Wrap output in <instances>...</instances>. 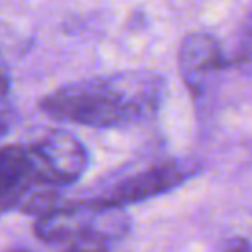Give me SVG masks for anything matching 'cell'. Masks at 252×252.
Instances as JSON below:
<instances>
[{"label":"cell","mask_w":252,"mask_h":252,"mask_svg":"<svg viewBox=\"0 0 252 252\" xmlns=\"http://www.w3.org/2000/svg\"><path fill=\"white\" fill-rule=\"evenodd\" d=\"M165 98V79L148 69L63 85L39 102L43 114L59 122L116 128L154 118Z\"/></svg>","instance_id":"cell-1"},{"label":"cell","mask_w":252,"mask_h":252,"mask_svg":"<svg viewBox=\"0 0 252 252\" xmlns=\"http://www.w3.org/2000/svg\"><path fill=\"white\" fill-rule=\"evenodd\" d=\"M130 228L124 207L96 199L63 201L37 217L35 236L53 252H106Z\"/></svg>","instance_id":"cell-2"},{"label":"cell","mask_w":252,"mask_h":252,"mask_svg":"<svg viewBox=\"0 0 252 252\" xmlns=\"http://www.w3.org/2000/svg\"><path fill=\"white\" fill-rule=\"evenodd\" d=\"M30 148L41 183L51 187L75 183L85 173L89 163L85 146L67 130H51Z\"/></svg>","instance_id":"cell-3"},{"label":"cell","mask_w":252,"mask_h":252,"mask_svg":"<svg viewBox=\"0 0 252 252\" xmlns=\"http://www.w3.org/2000/svg\"><path fill=\"white\" fill-rule=\"evenodd\" d=\"M191 175H193L191 165L175 159H167L116 181L114 185H110L106 191H102L98 197H93V199L106 205L126 207V205H134V203L158 197L161 193H167L177 185L185 183Z\"/></svg>","instance_id":"cell-4"},{"label":"cell","mask_w":252,"mask_h":252,"mask_svg":"<svg viewBox=\"0 0 252 252\" xmlns=\"http://www.w3.org/2000/svg\"><path fill=\"white\" fill-rule=\"evenodd\" d=\"M226 65L228 59L213 35L205 32H193L183 37L177 53V67L183 85L193 96H199L207 81Z\"/></svg>","instance_id":"cell-5"},{"label":"cell","mask_w":252,"mask_h":252,"mask_svg":"<svg viewBox=\"0 0 252 252\" xmlns=\"http://www.w3.org/2000/svg\"><path fill=\"white\" fill-rule=\"evenodd\" d=\"M41 183L30 146L0 148V213L20 209L28 193Z\"/></svg>","instance_id":"cell-6"},{"label":"cell","mask_w":252,"mask_h":252,"mask_svg":"<svg viewBox=\"0 0 252 252\" xmlns=\"http://www.w3.org/2000/svg\"><path fill=\"white\" fill-rule=\"evenodd\" d=\"M234 63L244 69L246 73H252V14L246 18L240 33V43H238V53L234 57Z\"/></svg>","instance_id":"cell-7"},{"label":"cell","mask_w":252,"mask_h":252,"mask_svg":"<svg viewBox=\"0 0 252 252\" xmlns=\"http://www.w3.org/2000/svg\"><path fill=\"white\" fill-rule=\"evenodd\" d=\"M8 94H10V71L4 63V59L0 57V134H4L10 124Z\"/></svg>","instance_id":"cell-8"},{"label":"cell","mask_w":252,"mask_h":252,"mask_svg":"<svg viewBox=\"0 0 252 252\" xmlns=\"http://www.w3.org/2000/svg\"><path fill=\"white\" fill-rule=\"evenodd\" d=\"M222 252H252V244L246 238L236 236V238H232V240L226 242V246H224Z\"/></svg>","instance_id":"cell-9"},{"label":"cell","mask_w":252,"mask_h":252,"mask_svg":"<svg viewBox=\"0 0 252 252\" xmlns=\"http://www.w3.org/2000/svg\"><path fill=\"white\" fill-rule=\"evenodd\" d=\"M8 252H28V250H24V248H14V250H8Z\"/></svg>","instance_id":"cell-10"}]
</instances>
